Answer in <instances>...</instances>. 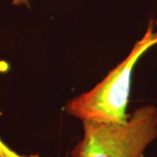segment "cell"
Returning <instances> with one entry per match:
<instances>
[{"label": "cell", "mask_w": 157, "mask_h": 157, "mask_svg": "<svg viewBox=\"0 0 157 157\" xmlns=\"http://www.w3.org/2000/svg\"><path fill=\"white\" fill-rule=\"evenodd\" d=\"M0 157H39V155H30V156H24L18 155L17 152L11 149L10 147L6 144L0 137Z\"/></svg>", "instance_id": "3"}, {"label": "cell", "mask_w": 157, "mask_h": 157, "mask_svg": "<svg viewBox=\"0 0 157 157\" xmlns=\"http://www.w3.org/2000/svg\"><path fill=\"white\" fill-rule=\"evenodd\" d=\"M155 27V21L151 19L145 34L135 43L128 57L94 88L67 101L66 112L82 121L126 122L132 73L140 57L157 45Z\"/></svg>", "instance_id": "1"}, {"label": "cell", "mask_w": 157, "mask_h": 157, "mask_svg": "<svg viewBox=\"0 0 157 157\" xmlns=\"http://www.w3.org/2000/svg\"><path fill=\"white\" fill-rule=\"evenodd\" d=\"M12 4L14 6H22V5H25V6H29L28 0H12Z\"/></svg>", "instance_id": "4"}, {"label": "cell", "mask_w": 157, "mask_h": 157, "mask_svg": "<svg viewBox=\"0 0 157 157\" xmlns=\"http://www.w3.org/2000/svg\"><path fill=\"white\" fill-rule=\"evenodd\" d=\"M82 139L73 147L72 157H143L157 139V108L135 109L123 123L85 121Z\"/></svg>", "instance_id": "2"}]
</instances>
